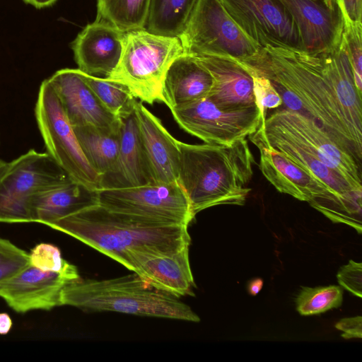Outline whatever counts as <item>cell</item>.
I'll list each match as a JSON object with an SVG mask.
<instances>
[{
	"label": "cell",
	"instance_id": "8fae6325",
	"mask_svg": "<svg viewBox=\"0 0 362 362\" xmlns=\"http://www.w3.org/2000/svg\"><path fill=\"white\" fill-rule=\"evenodd\" d=\"M170 111L182 129L210 144L230 146L255 132L262 121L257 106L226 111L208 98Z\"/></svg>",
	"mask_w": 362,
	"mask_h": 362
},
{
	"label": "cell",
	"instance_id": "52a82bcc",
	"mask_svg": "<svg viewBox=\"0 0 362 362\" xmlns=\"http://www.w3.org/2000/svg\"><path fill=\"white\" fill-rule=\"evenodd\" d=\"M179 37L186 54L227 58L250 67L262 50L235 24L220 0H197Z\"/></svg>",
	"mask_w": 362,
	"mask_h": 362
},
{
	"label": "cell",
	"instance_id": "3957f363",
	"mask_svg": "<svg viewBox=\"0 0 362 362\" xmlns=\"http://www.w3.org/2000/svg\"><path fill=\"white\" fill-rule=\"evenodd\" d=\"M177 182L185 192L193 214L217 205L243 206L251 191L247 185L255 163L247 141L230 146L178 142Z\"/></svg>",
	"mask_w": 362,
	"mask_h": 362
},
{
	"label": "cell",
	"instance_id": "7c38bea8",
	"mask_svg": "<svg viewBox=\"0 0 362 362\" xmlns=\"http://www.w3.org/2000/svg\"><path fill=\"white\" fill-rule=\"evenodd\" d=\"M239 28L259 48L300 49L298 31L278 0H220Z\"/></svg>",
	"mask_w": 362,
	"mask_h": 362
},
{
	"label": "cell",
	"instance_id": "9c48e42d",
	"mask_svg": "<svg viewBox=\"0 0 362 362\" xmlns=\"http://www.w3.org/2000/svg\"><path fill=\"white\" fill-rule=\"evenodd\" d=\"M67 178L47 153L30 149L9 162L0 180V223L32 222L30 204L34 196Z\"/></svg>",
	"mask_w": 362,
	"mask_h": 362
},
{
	"label": "cell",
	"instance_id": "7402d4cb",
	"mask_svg": "<svg viewBox=\"0 0 362 362\" xmlns=\"http://www.w3.org/2000/svg\"><path fill=\"white\" fill-rule=\"evenodd\" d=\"M214 84L209 71L191 54L183 53L168 67L162 95L170 110L207 98Z\"/></svg>",
	"mask_w": 362,
	"mask_h": 362
},
{
	"label": "cell",
	"instance_id": "4316f807",
	"mask_svg": "<svg viewBox=\"0 0 362 362\" xmlns=\"http://www.w3.org/2000/svg\"><path fill=\"white\" fill-rule=\"evenodd\" d=\"M150 0H98L97 18L124 32L145 29Z\"/></svg>",
	"mask_w": 362,
	"mask_h": 362
},
{
	"label": "cell",
	"instance_id": "1f68e13d",
	"mask_svg": "<svg viewBox=\"0 0 362 362\" xmlns=\"http://www.w3.org/2000/svg\"><path fill=\"white\" fill-rule=\"evenodd\" d=\"M30 264L46 272H59L69 263L63 259L58 247L42 243L35 245L29 253Z\"/></svg>",
	"mask_w": 362,
	"mask_h": 362
},
{
	"label": "cell",
	"instance_id": "f546056e",
	"mask_svg": "<svg viewBox=\"0 0 362 362\" xmlns=\"http://www.w3.org/2000/svg\"><path fill=\"white\" fill-rule=\"evenodd\" d=\"M30 264L29 253L0 238V284Z\"/></svg>",
	"mask_w": 362,
	"mask_h": 362
},
{
	"label": "cell",
	"instance_id": "6da1fadb",
	"mask_svg": "<svg viewBox=\"0 0 362 362\" xmlns=\"http://www.w3.org/2000/svg\"><path fill=\"white\" fill-rule=\"evenodd\" d=\"M255 69L270 80L286 109L312 119L361 164L362 93L343 38L338 47L318 54L267 46Z\"/></svg>",
	"mask_w": 362,
	"mask_h": 362
},
{
	"label": "cell",
	"instance_id": "d590c367",
	"mask_svg": "<svg viewBox=\"0 0 362 362\" xmlns=\"http://www.w3.org/2000/svg\"><path fill=\"white\" fill-rule=\"evenodd\" d=\"M13 325L10 315L6 313H0V334H7L11 329Z\"/></svg>",
	"mask_w": 362,
	"mask_h": 362
},
{
	"label": "cell",
	"instance_id": "e0dca14e",
	"mask_svg": "<svg viewBox=\"0 0 362 362\" xmlns=\"http://www.w3.org/2000/svg\"><path fill=\"white\" fill-rule=\"evenodd\" d=\"M47 80L73 127L91 125L103 129L120 128V119L104 107L78 69L58 70Z\"/></svg>",
	"mask_w": 362,
	"mask_h": 362
},
{
	"label": "cell",
	"instance_id": "44dd1931",
	"mask_svg": "<svg viewBox=\"0 0 362 362\" xmlns=\"http://www.w3.org/2000/svg\"><path fill=\"white\" fill-rule=\"evenodd\" d=\"M193 56L213 78V87L207 98L218 107L226 111H238L257 106L252 76L245 66L223 57Z\"/></svg>",
	"mask_w": 362,
	"mask_h": 362
},
{
	"label": "cell",
	"instance_id": "e575fe53",
	"mask_svg": "<svg viewBox=\"0 0 362 362\" xmlns=\"http://www.w3.org/2000/svg\"><path fill=\"white\" fill-rule=\"evenodd\" d=\"M335 327L342 332L341 337L346 339L362 338V317L356 316L341 319Z\"/></svg>",
	"mask_w": 362,
	"mask_h": 362
},
{
	"label": "cell",
	"instance_id": "ffe728a7",
	"mask_svg": "<svg viewBox=\"0 0 362 362\" xmlns=\"http://www.w3.org/2000/svg\"><path fill=\"white\" fill-rule=\"evenodd\" d=\"M287 10L298 31L300 49L318 54L340 45L343 23L322 0H278Z\"/></svg>",
	"mask_w": 362,
	"mask_h": 362
},
{
	"label": "cell",
	"instance_id": "8d00e7d4",
	"mask_svg": "<svg viewBox=\"0 0 362 362\" xmlns=\"http://www.w3.org/2000/svg\"><path fill=\"white\" fill-rule=\"evenodd\" d=\"M263 286V280L260 278L253 279L247 284V291L251 296L257 295Z\"/></svg>",
	"mask_w": 362,
	"mask_h": 362
},
{
	"label": "cell",
	"instance_id": "cb8c5ba5",
	"mask_svg": "<svg viewBox=\"0 0 362 362\" xmlns=\"http://www.w3.org/2000/svg\"><path fill=\"white\" fill-rule=\"evenodd\" d=\"M120 143L113 172L101 188L134 187L151 183L146 170L134 111L120 118Z\"/></svg>",
	"mask_w": 362,
	"mask_h": 362
},
{
	"label": "cell",
	"instance_id": "f1b7e54d",
	"mask_svg": "<svg viewBox=\"0 0 362 362\" xmlns=\"http://www.w3.org/2000/svg\"><path fill=\"white\" fill-rule=\"evenodd\" d=\"M343 289L331 285L315 288L303 287L296 299V309L301 315H313L341 306Z\"/></svg>",
	"mask_w": 362,
	"mask_h": 362
},
{
	"label": "cell",
	"instance_id": "74e56055",
	"mask_svg": "<svg viewBox=\"0 0 362 362\" xmlns=\"http://www.w3.org/2000/svg\"><path fill=\"white\" fill-rule=\"evenodd\" d=\"M57 0H23L26 4H30L37 8H42L52 6Z\"/></svg>",
	"mask_w": 362,
	"mask_h": 362
},
{
	"label": "cell",
	"instance_id": "f35d334b",
	"mask_svg": "<svg viewBox=\"0 0 362 362\" xmlns=\"http://www.w3.org/2000/svg\"><path fill=\"white\" fill-rule=\"evenodd\" d=\"M8 165L9 162H6L0 159V180L7 170Z\"/></svg>",
	"mask_w": 362,
	"mask_h": 362
},
{
	"label": "cell",
	"instance_id": "d4e9b609",
	"mask_svg": "<svg viewBox=\"0 0 362 362\" xmlns=\"http://www.w3.org/2000/svg\"><path fill=\"white\" fill-rule=\"evenodd\" d=\"M74 130L86 158L102 180L110 175L118 156L120 128L111 129L85 125L75 127Z\"/></svg>",
	"mask_w": 362,
	"mask_h": 362
},
{
	"label": "cell",
	"instance_id": "ab89813d",
	"mask_svg": "<svg viewBox=\"0 0 362 362\" xmlns=\"http://www.w3.org/2000/svg\"><path fill=\"white\" fill-rule=\"evenodd\" d=\"M323 1V0H322Z\"/></svg>",
	"mask_w": 362,
	"mask_h": 362
},
{
	"label": "cell",
	"instance_id": "7a4b0ae2",
	"mask_svg": "<svg viewBox=\"0 0 362 362\" xmlns=\"http://www.w3.org/2000/svg\"><path fill=\"white\" fill-rule=\"evenodd\" d=\"M47 226L68 234L122 264L127 251L173 252L189 247L187 226L110 210L98 204Z\"/></svg>",
	"mask_w": 362,
	"mask_h": 362
},
{
	"label": "cell",
	"instance_id": "ba28073f",
	"mask_svg": "<svg viewBox=\"0 0 362 362\" xmlns=\"http://www.w3.org/2000/svg\"><path fill=\"white\" fill-rule=\"evenodd\" d=\"M47 153L69 178L90 189L102 187L101 176L86 158L74 127L47 79L40 86L35 107Z\"/></svg>",
	"mask_w": 362,
	"mask_h": 362
},
{
	"label": "cell",
	"instance_id": "836d02e7",
	"mask_svg": "<svg viewBox=\"0 0 362 362\" xmlns=\"http://www.w3.org/2000/svg\"><path fill=\"white\" fill-rule=\"evenodd\" d=\"M337 279L339 286L361 298L362 296V264L350 259L347 264L338 271Z\"/></svg>",
	"mask_w": 362,
	"mask_h": 362
},
{
	"label": "cell",
	"instance_id": "d6a6232c",
	"mask_svg": "<svg viewBox=\"0 0 362 362\" xmlns=\"http://www.w3.org/2000/svg\"><path fill=\"white\" fill-rule=\"evenodd\" d=\"M343 23V30L361 25L362 0H323Z\"/></svg>",
	"mask_w": 362,
	"mask_h": 362
},
{
	"label": "cell",
	"instance_id": "83f0119b",
	"mask_svg": "<svg viewBox=\"0 0 362 362\" xmlns=\"http://www.w3.org/2000/svg\"><path fill=\"white\" fill-rule=\"evenodd\" d=\"M81 73L86 83L109 112L119 119L133 112L136 98L127 86L108 78Z\"/></svg>",
	"mask_w": 362,
	"mask_h": 362
},
{
	"label": "cell",
	"instance_id": "4dcf8cb0",
	"mask_svg": "<svg viewBox=\"0 0 362 362\" xmlns=\"http://www.w3.org/2000/svg\"><path fill=\"white\" fill-rule=\"evenodd\" d=\"M246 68L252 76L253 91L261 112V122H263L266 119L267 110L277 108L282 105L283 100L268 78L256 72L252 68Z\"/></svg>",
	"mask_w": 362,
	"mask_h": 362
},
{
	"label": "cell",
	"instance_id": "4fadbf2b",
	"mask_svg": "<svg viewBox=\"0 0 362 362\" xmlns=\"http://www.w3.org/2000/svg\"><path fill=\"white\" fill-rule=\"evenodd\" d=\"M71 263L59 272H46L30 264L0 284V298L14 311L49 310L61 305L64 287L80 279Z\"/></svg>",
	"mask_w": 362,
	"mask_h": 362
},
{
	"label": "cell",
	"instance_id": "9a60e30c",
	"mask_svg": "<svg viewBox=\"0 0 362 362\" xmlns=\"http://www.w3.org/2000/svg\"><path fill=\"white\" fill-rule=\"evenodd\" d=\"M266 119L310 146L322 163L362 191L361 164L312 119L286 108L275 111Z\"/></svg>",
	"mask_w": 362,
	"mask_h": 362
},
{
	"label": "cell",
	"instance_id": "d6986e66",
	"mask_svg": "<svg viewBox=\"0 0 362 362\" xmlns=\"http://www.w3.org/2000/svg\"><path fill=\"white\" fill-rule=\"evenodd\" d=\"M125 33L97 18L88 24L71 43L78 69L88 75L109 77L121 59Z\"/></svg>",
	"mask_w": 362,
	"mask_h": 362
},
{
	"label": "cell",
	"instance_id": "30bf717a",
	"mask_svg": "<svg viewBox=\"0 0 362 362\" xmlns=\"http://www.w3.org/2000/svg\"><path fill=\"white\" fill-rule=\"evenodd\" d=\"M98 204L114 211L163 223L187 226L194 218L177 182L96 190Z\"/></svg>",
	"mask_w": 362,
	"mask_h": 362
},
{
	"label": "cell",
	"instance_id": "5b68a950",
	"mask_svg": "<svg viewBox=\"0 0 362 362\" xmlns=\"http://www.w3.org/2000/svg\"><path fill=\"white\" fill-rule=\"evenodd\" d=\"M183 53L179 37L154 34L146 29L128 31L119 62L107 78L127 86L141 102H163L165 74Z\"/></svg>",
	"mask_w": 362,
	"mask_h": 362
},
{
	"label": "cell",
	"instance_id": "603a6c76",
	"mask_svg": "<svg viewBox=\"0 0 362 362\" xmlns=\"http://www.w3.org/2000/svg\"><path fill=\"white\" fill-rule=\"evenodd\" d=\"M96 204V190L90 189L67 178L34 196L30 204L32 222L47 226Z\"/></svg>",
	"mask_w": 362,
	"mask_h": 362
},
{
	"label": "cell",
	"instance_id": "2e32d148",
	"mask_svg": "<svg viewBox=\"0 0 362 362\" xmlns=\"http://www.w3.org/2000/svg\"><path fill=\"white\" fill-rule=\"evenodd\" d=\"M122 265L158 291L177 298L193 294L189 247L165 253L127 251Z\"/></svg>",
	"mask_w": 362,
	"mask_h": 362
},
{
	"label": "cell",
	"instance_id": "ac0fdd59",
	"mask_svg": "<svg viewBox=\"0 0 362 362\" xmlns=\"http://www.w3.org/2000/svg\"><path fill=\"white\" fill-rule=\"evenodd\" d=\"M142 103L136 100L134 111L150 182H177L180 158L179 141Z\"/></svg>",
	"mask_w": 362,
	"mask_h": 362
},
{
	"label": "cell",
	"instance_id": "484cf974",
	"mask_svg": "<svg viewBox=\"0 0 362 362\" xmlns=\"http://www.w3.org/2000/svg\"><path fill=\"white\" fill-rule=\"evenodd\" d=\"M197 0H150L145 29L158 35L180 37Z\"/></svg>",
	"mask_w": 362,
	"mask_h": 362
},
{
	"label": "cell",
	"instance_id": "8992f818",
	"mask_svg": "<svg viewBox=\"0 0 362 362\" xmlns=\"http://www.w3.org/2000/svg\"><path fill=\"white\" fill-rule=\"evenodd\" d=\"M248 137L259 151L262 173L279 192L307 202L333 223L346 224L361 233V219L322 182L269 146L259 127Z\"/></svg>",
	"mask_w": 362,
	"mask_h": 362
},
{
	"label": "cell",
	"instance_id": "277c9868",
	"mask_svg": "<svg viewBox=\"0 0 362 362\" xmlns=\"http://www.w3.org/2000/svg\"><path fill=\"white\" fill-rule=\"evenodd\" d=\"M61 305L198 322L199 317L177 297L158 291L136 274L103 280L83 279L64 287Z\"/></svg>",
	"mask_w": 362,
	"mask_h": 362
},
{
	"label": "cell",
	"instance_id": "5bb4252c",
	"mask_svg": "<svg viewBox=\"0 0 362 362\" xmlns=\"http://www.w3.org/2000/svg\"><path fill=\"white\" fill-rule=\"evenodd\" d=\"M266 142L322 182L358 218L361 219V192L339 173L322 163L313 149L268 119L260 123Z\"/></svg>",
	"mask_w": 362,
	"mask_h": 362
}]
</instances>
